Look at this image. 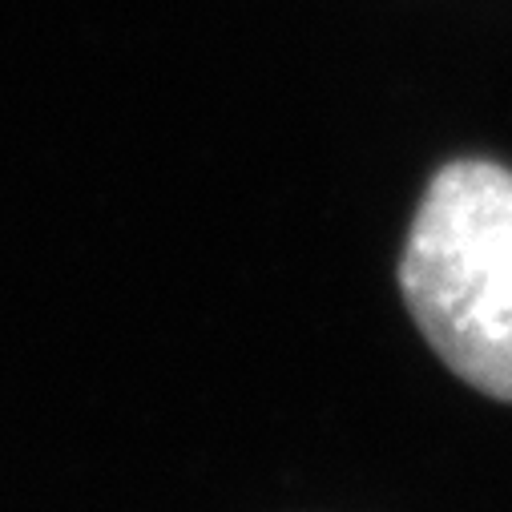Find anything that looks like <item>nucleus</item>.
<instances>
[{
  "instance_id": "nucleus-1",
  "label": "nucleus",
  "mask_w": 512,
  "mask_h": 512,
  "mask_svg": "<svg viewBox=\"0 0 512 512\" xmlns=\"http://www.w3.org/2000/svg\"><path fill=\"white\" fill-rule=\"evenodd\" d=\"M400 295L456 379L512 404V170L484 158L436 170L408 226Z\"/></svg>"
}]
</instances>
